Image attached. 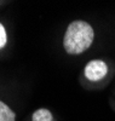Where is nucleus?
<instances>
[{"mask_svg": "<svg viewBox=\"0 0 115 121\" xmlns=\"http://www.w3.org/2000/svg\"><path fill=\"white\" fill-rule=\"evenodd\" d=\"M93 29L84 21H74L69 24L63 39V46L70 55H79L91 46L93 41Z\"/></svg>", "mask_w": 115, "mask_h": 121, "instance_id": "1", "label": "nucleus"}, {"mask_svg": "<svg viewBox=\"0 0 115 121\" xmlns=\"http://www.w3.org/2000/svg\"><path fill=\"white\" fill-rule=\"evenodd\" d=\"M108 72V65L106 62L99 59H95L85 67V76L91 81H98L106 76Z\"/></svg>", "mask_w": 115, "mask_h": 121, "instance_id": "2", "label": "nucleus"}, {"mask_svg": "<svg viewBox=\"0 0 115 121\" xmlns=\"http://www.w3.org/2000/svg\"><path fill=\"white\" fill-rule=\"evenodd\" d=\"M0 121H15V113L0 100Z\"/></svg>", "mask_w": 115, "mask_h": 121, "instance_id": "3", "label": "nucleus"}, {"mask_svg": "<svg viewBox=\"0 0 115 121\" xmlns=\"http://www.w3.org/2000/svg\"><path fill=\"white\" fill-rule=\"evenodd\" d=\"M33 121H52V114L47 109H38L33 114Z\"/></svg>", "mask_w": 115, "mask_h": 121, "instance_id": "4", "label": "nucleus"}, {"mask_svg": "<svg viewBox=\"0 0 115 121\" xmlns=\"http://www.w3.org/2000/svg\"><path fill=\"white\" fill-rule=\"evenodd\" d=\"M6 44V32L4 26L0 23V48H3Z\"/></svg>", "mask_w": 115, "mask_h": 121, "instance_id": "5", "label": "nucleus"}]
</instances>
